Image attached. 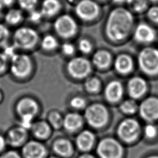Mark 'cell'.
Here are the masks:
<instances>
[{"instance_id":"cell-1","label":"cell","mask_w":158,"mask_h":158,"mask_svg":"<svg viewBox=\"0 0 158 158\" xmlns=\"http://www.w3.org/2000/svg\"><path fill=\"white\" fill-rule=\"evenodd\" d=\"M133 24L131 14L123 8L113 10L107 19L106 32L109 38L118 41L125 38L130 31Z\"/></svg>"},{"instance_id":"cell-2","label":"cell","mask_w":158,"mask_h":158,"mask_svg":"<svg viewBox=\"0 0 158 158\" xmlns=\"http://www.w3.org/2000/svg\"><path fill=\"white\" fill-rule=\"evenodd\" d=\"M38 40L36 31L28 27L17 28L12 37V44L17 49L29 50L32 49Z\"/></svg>"},{"instance_id":"cell-3","label":"cell","mask_w":158,"mask_h":158,"mask_svg":"<svg viewBox=\"0 0 158 158\" xmlns=\"http://www.w3.org/2000/svg\"><path fill=\"white\" fill-rule=\"evenodd\" d=\"M141 70L146 75L155 76L158 74V49L148 47L141 51L138 56Z\"/></svg>"},{"instance_id":"cell-4","label":"cell","mask_w":158,"mask_h":158,"mask_svg":"<svg viewBox=\"0 0 158 158\" xmlns=\"http://www.w3.org/2000/svg\"><path fill=\"white\" fill-rule=\"evenodd\" d=\"M10 73L16 78L22 79L30 75L32 69L30 57L24 53H17L9 62Z\"/></svg>"},{"instance_id":"cell-5","label":"cell","mask_w":158,"mask_h":158,"mask_svg":"<svg viewBox=\"0 0 158 158\" xmlns=\"http://www.w3.org/2000/svg\"><path fill=\"white\" fill-rule=\"evenodd\" d=\"M96 152L99 158H122L123 149L118 141L106 138L99 143Z\"/></svg>"},{"instance_id":"cell-6","label":"cell","mask_w":158,"mask_h":158,"mask_svg":"<svg viewBox=\"0 0 158 158\" xmlns=\"http://www.w3.org/2000/svg\"><path fill=\"white\" fill-rule=\"evenodd\" d=\"M85 117L91 126L100 128L106 124L108 118V113L103 105L94 104L87 107Z\"/></svg>"},{"instance_id":"cell-7","label":"cell","mask_w":158,"mask_h":158,"mask_svg":"<svg viewBox=\"0 0 158 158\" xmlns=\"http://www.w3.org/2000/svg\"><path fill=\"white\" fill-rule=\"evenodd\" d=\"M140 128L138 122L132 118L123 120L118 125L117 133L118 136L124 141L130 143L134 141L139 133Z\"/></svg>"},{"instance_id":"cell-8","label":"cell","mask_w":158,"mask_h":158,"mask_svg":"<svg viewBox=\"0 0 158 158\" xmlns=\"http://www.w3.org/2000/svg\"><path fill=\"white\" fill-rule=\"evenodd\" d=\"M67 70L72 77L77 78H82L90 72L91 65L89 62L84 57H75L69 62Z\"/></svg>"},{"instance_id":"cell-9","label":"cell","mask_w":158,"mask_h":158,"mask_svg":"<svg viewBox=\"0 0 158 158\" xmlns=\"http://www.w3.org/2000/svg\"><path fill=\"white\" fill-rule=\"evenodd\" d=\"M141 117L150 122L158 120V98L151 96L145 99L139 106Z\"/></svg>"},{"instance_id":"cell-10","label":"cell","mask_w":158,"mask_h":158,"mask_svg":"<svg viewBox=\"0 0 158 158\" xmlns=\"http://www.w3.org/2000/svg\"><path fill=\"white\" fill-rule=\"evenodd\" d=\"M15 110L19 118L27 116L35 117L38 110V105L31 98L23 97L17 101Z\"/></svg>"},{"instance_id":"cell-11","label":"cell","mask_w":158,"mask_h":158,"mask_svg":"<svg viewBox=\"0 0 158 158\" xmlns=\"http://www.w3.org/2000/svg\"><path fill=\"white\" fill-rule=\"evenodd\" d=\"M5 136L7 145L14 148H20L27 141L28 130L17 125L10 128Z\"/></svg>"},{"instance_id":"cell-12","label":"cell","mask_w":158,"mask_h":158,"mask_svg":"<svg viewBox=\"0 0 158 158\" xmlns=\"http://www.w3.org/2000/svg\"><path fill=\"white\" fill-rule=\"evenodd\" d=\"M21 148V155L23 158H46L47 150L45 146L38 141H27Z\"/></svg>"},{"instance_id":"cell-13","label":"cell","mask_w":158,"mask_h":158,"mask_svg":"<svg viewBox=\"0 0 158 158\" xmlns=\"http://www.w3.org/2000/svg\"><path fill=\"white\" fill-rule=\"evenodd\" d=\"M54 28L60 36L69 38L75 33L77 25L72 17L65 15L59 17L56 20Z\"/></svg>"},{"instance_id":"cell-14","label":"cell","mask_w":158,"mask_h":158,"mask_svg":"<svg viewBox=\"0 0 158 158\" xmlns=\"http://www.w3.org/2000/svg\"><path fill=\"white\" fill-rule=\"evenodd\" d=\"M76 13L81 19L90 20L98 14L99 7L92 0H82L76 6Z\"/></svg>"},{"instance_id":"cell-15","label":"cell","mask_w":158,"mask_h":158,"mask_svg":"<svg viewBox=\"0 0 158 158\" xmlns=\"http://www.w3.org/2000/svg\"><path fill=\"white\" fill-rule=\"evenodd\" d=\"M147 85L146 81L141 77L131 78L128 83V91L133 98H139L146 92Z\"/></svg>"},{"instance_id":"cell-16","label":"cell","mask_w":158,"mask_h":158,"mask_svg":"<svg viewBox=\"0 0 158 158\" xmlns=\"http://www.w3.org/2000/svg\"><path fill=\"white\" fill-rule=\"evenodd\" d=\"M135 38L141 43H151L156 38V31L149 25L141 23L136 28Z\"/></svg>"},{"instance_id":"cell-17","label":"cell","mask_w":158,"mask_h":158,"mask_svg":"<svg viewBox=\"0 0 158 158\" xmlns=\"http://www.w3.org/2000/svg\"><path fill=\"white\" fill-rule=\"evenodd\" d=\"M123 87L118 81H112L107 85L105 89V96L110 102L118 101L122 96Z\"/></svg>"},{"instance_id":"cell-18","label":"cell","mask_w":158,"mask_h":158,"mask_svg":"<svg viewBox=\"0 0 158 158\" xmlns=\"http://www.w3.org/2000/svg\"><path fill=\"white\" fill-rule=\"evenodd\" d=\"M94 141L93 133L88 130L81 131L77 138L76 143L78 148L83 152H87L91 149Z\"/></svg>"},{"instance_id":"cell-19","label":"cell","mask_w":158,"mask_h":158,"mask_svg":"<svg viewBox=\"0 0 158 158\" xmlns=\"http://www.w3.org/2000/svg\"><path fill=\"white\" fill-rule=\"evenodd\" d=\"M54 152L57 156L67 158L73 154V147L69 141L65 139H60L56 141L52 146Z\"/></svg>"},{"instance_id":"cell-20","label":"cell","mask_w":158,"mask_h":158,"mask_svg":"<svg viewBox=\"0 0 158 158\" xmlns=\"http://www.w3.org/2000/svg\"><path fill=\"white\" fill-rule=\"evenodd\" d=\"M82 118L77 113H69L64 118L63 125L68 131H75L78 130L82 124Z\"/></svg>"},{"instance_id":"cell-21","label":"cell","mask_w":158,"mask_h":158,"mask_svg":"<svg viewBox=\"0 0 158 158\" xmlns=\"http://www.w3.org/2000/svg\"><path fill=\"white\" fill-rule=\"evenodd\" d=\"M115 68L122 74L129 73L133 68V61L131 57L125 54L118 56L115 61Z\"/></svg>"},{"instance_id":"cell-22","label":"cell","mask_w":158,"mask_h":158,"mask_svg":"<svg viewBox=\"0 0 158 158\" xmlns=\"http://www.w3.org/2000/svg\"><path fill=\"white\" fill-rule=\"evenodd\" d=\"M35 137L38 139H44L50 133V127L44 121H38L33 123L30 129Z\"/></svg>"},{"instance_id":"cell-23","label":"cell","mask_w":158,"mask_h":158,"mask_svg":"<svg viewBox=\"0 0 158 158\" xmlns=\"http://www.w3.org/2000/svg\"><path fill=\"white\" fill-rule=\"evenodd\" d=\"M111 60L110 53L106 51H98L93 57V62L95 65L99 68H105L107 67Z\"/></svg>"},{"instance_id":"cell-24","label":"cell","mask_w":158,"mask_h":158,"mask_svg":"<svg viewBox=\"0 0 158 158\" xmlns=\"http://www.w3.org/2000/svg\"><path fill=\"white\" fill-rule=\"evenodd\" d=\"M60 3L57 0H44L42 4L41 13L44 15L52 16L60 9Z\"/></svg>"},{"instance_id":"cell-25","label":"cell","mask_w":158,"mask_h":158,"mask_svg":"<svg viewBox=\"0 0 158 158\" xmlns=\"http://www.w3.org/2000/svg\"><path fill=\"white\" fill-rule=\"evenodd\" d=\"M23 19L22 11L18 9H9L4 15V20L7 24L10 25H16L21 22Z\"/></svg>"},{"instance_id":"cell-26","label":"cell","mask_w":158,"mask_h":158,"mask_svg":"<svg viewBox=\"0 0 158 158\" xmlns=\"http://www.w3.org/2000/svg\"><path fill=\"white\" fill-rule=\"evenodd\" d=\"M10 38V32L8 27L0 23V48H4L9 44V41Z\"/></svg>"},{"instance_id":"cell-27","label":"cell","mask_w":158,"mask_h":158,"mask_svg":"<svg viewBox=\"0 0 158 158\" xmlns=\"http://www.w3.org/2000/svg\"><path fill=\"white\" fill-rule=\"evenodd\" d=\"M120 108L123 112L127 114H132L136 111L138 106L134 100L127 99L121 103Z\"/></svg>"},{"instance_id":"cell-28","label":"cell","mask_w":158,"mask_h":158,"mask_svg":"<svg viewBox=\"0 0 158 158\" xmlns=\"http://www.w3.org/2000/svg\"><path fill=\"white\" fill-rule=\"evenodd\" d=\"M57 45V41L56 39L52 35L45 36L41 41L42 48L48 51L54 49Z\"/></svg>"},{"instance_id":"cell-29","label":"cell","mask_w":158,"mask_h":158,"mask_svg":"<svg viewBox=\"0 0 158 158\" xmlns=\"http://www.w3.org/2000/svg\"><path fill=\"white\" fill-rule=\"evenodd\" d=\"M127 3L131 9L136 12L143 11L147 6L146 0H129Z\"/></svg>"},{"instance_id":"cell-30","label":"cell","mask_w":158,"mask_h":158,"mask_svg":"<svg viewBox=\"0 0 158 158\" xmlns=\"http://www.w3.org/2000/svg\"><path fill=\"white\" fill-rule=\"evenodd\" d=\"M49 120L51 125L54 128H57L63 125L64 118L58 112H53L51 113L49 116Z\"/></svg>"},{"instance_id":"cell-31","label":"cell","mask_w":158,"mask_h":158,"mask_svg":"<svg viewBox=\"0 0 158 158\" xmlns=\"http://www.w3.org/2000/svg\"><path fill=\"white\" fill-rule=\"evenodd\" d=\"M100 88V81L96 78H90L85 83V88L89 92H96Z\"/></svg>"},{"instance_id":"cell-32","label":"cell","mask_w":158,"mask_h":158,"mask_svg":"<svg viewBox=\"0 0 158 158\" xmlns=\"http://www.w3.org/2000/svg\"><path fill=\"white\" fill-rule=\"evenodd\" d=\"M17 1L22 9L30 12L34 10L38 0H17Z\"/></svg>"},{"instance_id":"cell-33","label":"cell","mask_w":158,"mask_h":158,"mask_svg":"<svg viewBox=\"0 0 158 158\" xmlns=\"http://www.w3.org/2000/svg\"><path fill=\"white\" fill-rule=\"evenodd\" d=\"M157 127L152 123L148 124L144 128V134L149 139L154 138L157 135Z\"/></svg>"},{"instance_id":"cell-34","label":"cell","mask_w":158,"mask_h":158,"mask_svg":"<svg viewBox=\"0 0 158 158\" xmlns=\"http://www.w3.org/2000/svg\"><path fill=\"white\" fill-rule=\"evenodd\" d=\"M9 60L2 52H0V75L4 73L9 67Z\"/></svg>"},{"instance_id":"cell-35","label":"cell","mask_w":158,"mask_h":158,"mask_svg":"<svg viewBox=\"0 0 158 158\" xmlns=\"http://www.w3.org/2000/svg\"><path fill=\"white\" fill-rule=\"evenodd\" d=\"M70 105L75 109H82L85 106V100L80 96L73 97L70 100Z\"/></svg>"},{"instance_id":"cell-36","label":"cell","mask_w":158,"mask_h":158,"mask_svg":"<svg viewBox=\"0 0 158 158\" xmlns=\"http://www.w3.org/2000/svg\"><path fill=\"white\" fill-rule=\"evenodd\" d=\"M79 49L83 53H88L91 50V44L90 42L85 39L81 40L78 43Z\"/></svg>"},{"instance_id":"cell-37","label":"cell","mask_w":158,"mask_h":158,"mask_svg":"<svg viewBox=\"0 0 158 158\" xmlns=\"http://www.w3.org/2000/svg\"><path fill=\"white\" fill-rule=\"evenodd\" d=\"M0 158H23L17 151L14 149H10L4 151L0 154Z\"/></svg>"},{"instance_id":"cell-38","label":"cell","mask_w":158,"mask_h":158,"mask_svg":"<svg viewBox=\"0 0 158 158\" xmlns=\"http://www.w3.org/2000/svg\"><path fill=\"white\" fill-rule=\"evenodd\" d=\"M43 14L41 13V11L39 10H33L30 12L29 14V19L30 21L33 22H36L39 21L41 17H42Z\"/></svg>"},{"instance_id":"cell-39","label":"cell","mask_w":158,"mask_h":158,"mask_svg":"<svg viewBox=\"0 0 158 158\" xmlns=\"http://www.w3.org/2000/svg\"><path fill=\"white\" fill-rule=\"evenodd\" d=\"M148 14L152 21L158 22V6H154L149 9Z\"/></svg>"},{"instance_id":"cell-40","label":"cell","mask_w":158,"mask_h":158,"mask_svg":"<svg viewBox=\"0 0 158 158\" xmlns=\"http://www.w3.org/2000/svg\"><path fill=\"white\" fill-rule=\"evenodd\" d=\"M62 50L65 54L71 55L74 52V47L72 44L66 43L62 45Z\"/></svg>"},{"instance_id":"cell-41","label":"cell","mask_w":158,"mask_h":158,"mask_svg":"<svg viewBox=\"0 0 158 158\" xmlns=\"http://www.w3.org/2000/svg\"><path fill=\"white\" fill-rule=\"evenodd\" d=\"M7 146L6 136L0 134V153L4 151L6 146Z\"/></svg>"},{"instance_id":"cell-42","label":"cell","mask_w":158,"mask_h":158,"mask_svg":"<svg viewBox=\"0 0 158 158\" xmlns=\"http://www.w3.org/2000/svg\"><path fill=\"white\" fill-rule=\"evenodd\" d=\"M14 2V0H0V3L4 7L10 6Z\"/></svg>"},{"instance_id":"cell-43","label":"cell","mask_w":158,"mask_h":158,"mask_svg":"<svg viewBox=\"0 0 158 158\" xmlns=\"http://www.w3.org/2000/svg\"><path fill=\"white\" fill-rule=\"evenodd\" d=\"M78 158H96V157L92 154H90L88 153H85L83 154L80 155Z\"/></svg>"},{"instance_id":"cell-44","label":"cell","mask_w":158,"mask_h":158,"mask_svg":"<svg viewBox=\"0 0 158 158\" xmlns=\"http://www.w3.org/2000/svg\"><path fill=\"white\" fill-rule=\"evenodd\" d=\"M145 158H158V154H152L147 156Z\"/></svg>"},{"instance_id":"cell-45","label":"cell","mask_w":158,"mask_h":158,"mask_svg":"<svg viewBox=\"0 0 158 158\" xmlns=\"http://www.w3.org/2000/svg\"><path fill=\"white\" fill-rule=\"evenodd\" d=\"M3 9H4V6L0 3V18L2 15L3 14Z\"/></svg>"},{"instance_id":"cell-46","label":"cell","mask_w":158,"mask_h":158,"mask_svg":"<svg viewBox=\"0 0 158 158\" xmlns=\"http://www.w3.org/2000/svg\"><path fill=\"white\" fill-rule=\"evenodd\" d=\"M114 1L116 2H119V3H122V2H128L129 1V0H114Z\"/></svg>"},{"instance_id":"cell-47","label":"cell","mask_w":158,"mask_h":158,"mask_svg":"<svg viewBox=\"0 0 158 158\" xmlns=\"http://www.w3.org/2000/svg\"><path fill=\"white\" fill-rule=\"evenodd\" d=\"M2 99H3V93L2 91L0 89V102L2 101Z\"/></svg>"},{"instance_id":"cell-48","label":"cell","mask_w":158,"mask_h":158,"mask_svg":"<svg viewBox=\"0 0 158 158\" xmlns=\"http://www.w3.org/2000/svg\"><path fill=\"white\" fill-rule=\"evenodd\" d=\"M47 158H61V157H60L57 156H50V157H47Z\"/></svg>"},{"instance_id":"cell-49","label":"cell","mask_w":158,"mask_h":158,"mask_svg":"<svg viewBox=\"0 0 158 158\" xmlns=\"http://www.w3.org/2000/svg\"><path fill=\"white\" fill-rule=\"evenodd\" d=\"M152 1H157L158 0H152Z\"/></svg>"}]
</instances>
